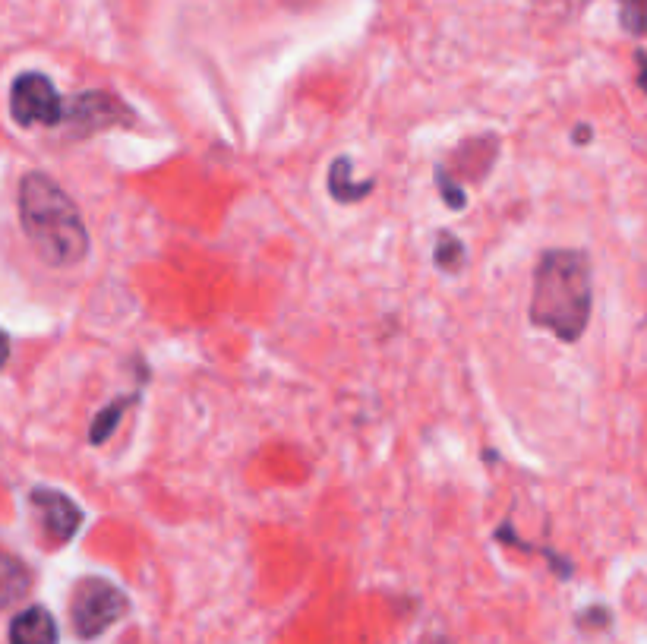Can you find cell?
Masks as SVG:
<instances>
[{
	"label": "cell",
	"instance_id": "obj_7",
	"mask_svg": "<svg viewBox=\"0 0 647 644\" xmlns=\"http://www.w3.org/2000/svg\"><path fill=\"white\" fill-rule=\"evenodd\" d=\"M10 644H57V622L45 607H29L10 622Z\"/></svg>",
	"mask_w": 647,
	"mask_h": 644
},
{
	"label": "cell",
	"instance_id": "obj_4",
	"mask_svg": "<svg viewBox=\"0 0 647 644\" xmlns=\"http://www.w3.org/2000/svg\"><path fill=\"white\" fill-rule=\"evenodd\" d=\"M10 114L19 127H35V124L54 127V124H64L67 108L45 73H23L13 79Z\"/></svg>",
	"mask_w": 647,
	"mask_h": 644
},
{
	"label": "cell",
	"instance_id": "obj_17",
	"mask_svg": "<svg viewBox=\"0 0 647 644\" xmlns=\"http://www.w3.org/2000/svg\"><path fill=\"white\" fill-rule=\"evenodd\" d=\"M575 139H581V143H584V139H591V130H588V127L575 130Z\"/></svg>",
	"mask_w": 647,
	"mask_h": 644
},
{
	"label": "cell",
	"instance_id": "obj_16",
	"mask_svg": "<svg viewBox=\"0 0 647 644\" xmlns=\"http://www.w3.org/2000/svg\"><path fill=\"white\" fill-rule=\"evenodd\" d=\"M638 64H641V76H638V83H641V89L647 92V54H641V57H638Z\"/></svg>",
	"mask_w": 647,
	"mask_h": 644
},
{
	"label": "cell",
	"instance_id": "obj_6",
	"mask_svg": "<svg viewBox=\"0 0 647 644\" xmlns=\"http://www.w3.org/2000/svg\"><path fill=\"white\" fill-rule=\"evenodd\" d=\"M130 108L120 105L114 95L108 92H83L73 98V105L67 108V120L76 127V133H92L105 130L114 124H127Z\"/></svg>",
	"mask_w": 647,
	"mask_h": 644
},
{
	"label": "cell",
	"instance_id": "obj_12",
	"mask_svg": "<svg viewBox=\"0 0 647 644\" xmlns=\"http://www.w3.org/2000/svg\"><path fill=\"white\" fill-rule=\"evenodd\" d=\"M436 263L442 266V269H458L461 263H464V247L458 244L455 237H439V247H436Z\"/></svg>",
	"mask_w": 647,
	"mask_h": 644
},
{
	"label": "cell",
	"instance_id": "obj_13",
	"mask_svg": "<svg viewBox=\"0 0 647 644\" xmlns=\"http://www.w3.org/2000/svg\"><path fill=\"white\" fill-rule=\"evenodd\" d=\"M436 180H439L442 193H446V203H449V206H455V209H464V193H461L455 184H449V171H442V168H439Z\"/></svg>",
	"mask_w": 647,
	"mask_h": 644
},
{
	"label": "cell",
	"instance_id": "obj_9",
	"mask_svg": "<svg viewBox=\"0 0 647 644\" xmlns=\"http://www.w3.org/2000/svg\"><path fill=\"white\" fill-rule=\"evenodd\" d=\"M329 187H332V196L341 199V203H357V199H363V196L373 190V180L354 184V180H351V161L348 158H338L335 165H332V174H329Z\"/></svg>",
	"mask_w": 647,
	"mask_h": 644
},
{
	"label": "cell",
	"instance_id": "obj_3",
	"mask_svg": "<svg viewBox=\"0 0 647 644\" xmlns=\"http://www.w3.org/2000/svg\"><path fill=\"white\" fill-rule=\"evenodd\" d=\"M127 613V597L108 578H83L73 591L70 616L79 638H98Z\"/></svg>",
	"mask_w": 647,
	"mask_h": 644
},
{
	"label": "cell",
	"instance_id": "obj_10",
	"mask_svg": "<svg viewBox=\"0 0 647 644\" xmlns=\"http://www.w3.org/2000/svg\"><path fill=\"white\" fill-rule=\"evenodd\" d=\"M136 395H130V398H120V401H114L111 408H105L98 417H95V424H92V433H89V439L92 442H105L114 430H117V424H120V414L127 411V405L133 401Z\"/></svg>",
	"mask_w": 647,
	"mask_h": 644
},
{
	"label": "cell",
	"instance_id": "obj_15",
	"mask_svg": "<svg viewBox=\"0 0 647 644\" xmlns=\"http://www.w3.org/2000/svg\"><path fill=\"white\" fill-rule=\"evenodd\" d=\"M285 7H291V10H307V7H313L316 0H281Z\"/></svg>",
	"mask_w": 647,
	"mask_h": 644
},
{
	"label": "cell",
	"instance_id": "obj_2",
	"mask_svg": "<svg viewBox=\"0 0 647 644\" xmlns=\"http://www.w3.org/2000/svg\"><path fill=\"white\" fill-rule=\"evenodd\" d=\"M591 266L575 250H553L534 272L531 322L562 341H578L591 319Z\"/></svg>",
	"mask_w": 647,
	"mask_h": 644
},
{
	"label": "cell",
	"instance_id": "obj_1",
	"mask_svg": "<svg viewBox=\"0 0 647 644\" xmlns=\"http://www.w3.org/2000/svg\"><path fill=\"white\" fill-rule=\"evenodd\" d=\"M19 221L35 253L54 269H70L89 253V231L67 190L42 171H29L19 184Z\"/></svg>",
	"mask_w": 647,
	"mask_h": 644
},
{
	"label": "cell",
	"instance_id": "obj_14",
	"mask_svg": "<svg viewBox=\"0 0 647 644\" xmlns=\"http://www.w3.org/2000/svg\"><path fill=\"white\" fill-rule=\"evenodd\" d=\"M7 360H10V338L7 332H0V370L7 367Z\"/></svg>",
	"mask_w": 647,
	"mask_h": 644
},
{
	"label": "cell",
	"instance_id": "obj_11",
	"mask_svg": "<svg viewBox=\"0 0 647 644\" xmlns=\"http://www.w3.org/2000/svg\"><path fill=\"white\" fill-rule=\"evenodd\" d=\"M619 16L632 35L647 32V0H619Z\"/></svg>",
	"mask_w": 647,
	"mask_h": 644
},
{
	"label": "cell",
	"instance_id": "obj_5",
	"mask_svg": "<svg viewBox=\"0 0 647 644\" xmlns=\"http://www.w3.org/2000/svg\"><path fill=\"white\" fill-rule=\"evenodd\" d=\"M32 506L38 509L42 528L54 543L73 540V534L79 531V525H83V512H79V506L67 493L38 487V490H32Z\"/></svg>",
	"mask_w": 647,
	"mask_h": 644
},
{
	"label": "cell",
	"instance_id": "obj_8",
	"mask_svg": "<svg viewBox=\"0 0 647 644\" xmlns=\"http://www.w3.org/2000/svg\"><path fill=\"white\" fill-rule=\"evenodd\" d=\"M29 585H32L29 569L13 553L0 550V610L23 600L29 594Z\"/></svg>",
	"mask_w": 647,
	"mask_h": 644
}]
</instances>
